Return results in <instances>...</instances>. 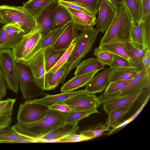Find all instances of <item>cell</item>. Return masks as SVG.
Wrapping results in <instances>:
<instances>
[{
	"mask_svg": "<svg viewBox=\"0 0 150 150\" xmlns=\"http://www.w3.org/2000/svg\"><path fill=\"white\" fill-rule=\"evenodd\" d=\"M64 113L50 109L45 116L31 123L17 122L11 127L18 134L32 139H37L65 124Z\"/></svg>",
	"mask_w": 150,
	"mask_h": 150,
	"instance_id": "cell-1",
	"label": "cell"
},
{
	"mask_svg": "<svg viewBox=\"0 0 150 150\" xmlns=\"http://www.w3.org/2000/svg\"><path fill=\"white\" fill-rule=\"evenodd\" d=\"M98 32L91 27L82 30L74 41V47L68 60L64 74L60 81L63 83L67 76L76 67L81 60L92 49V46L97 39Z\"/></svg>",
	"mask_w": 150,
	"mask_h": 150,
	"instance_id": "cell-2",
	"label": "cell"
},
{
	"mask_svg": "<svg viewBox=\"0 0 150 150\" xmlns=\"http://www.w3.org/2000/svg\"><path fill=\"white\" fill-rule=\"evenodd\" d=\"M116 13L111 24L100 39V44L124 43L130 40L131 20L124 4L116 7Z\"/></svg>",
	"mask_w": 150,
	"mask_h": 150,
	"instance_id": "cell-3",
	"label": "cell"
},
{
	"mask_svg": "<svg viewBox=\"0 0 150 150\" xmlns=\"http://www.w3.org/2000/svg\"><path fill=\"white\" fill-rule=\"evenodd\" d=\"M0 16L4 24L18 25L25 35L30 33L36 26L35 17L23 6H1Z\"/></svg>",
	"mask_w": 150,
	"mask_h": 150,
	"instance_id": "cell-4",
	"label": "cell"
},
{
	"mask_svg": "<svg viewBox=\"0 0 150 150\" xmlns=\"http://www.w3.org/2000/svg\"><path fill=\"white\" fill-rule=\"evenodd\" d=\"M42 34L34 29L24 35L12 48L15 61L27 66L32 58L42 50L40 43Z\"/></svg>",
	"mask_w": 150,
	"mask_h": 150,
	"instance_id": "cell-5",
	"label": "cell"
},
{
	"mask_svg": "<svg viewBox=\"0 0 150 150\" xmlns=\"http://www.w3.org/2000/svg\"><path fill=\"white\" fill-rule=\"evenodd\" d=\"M150 73L145 72L144 69L139 73L124 88L120 90L108 95L100 94L98 97L101 104L115 99L130 96L143 91L144 89L149 88Z\"/></svg>",
	"mask_w": 150,
	"mask_h": 150,
	"instance_id": "cell-6",
	"label": "cell"
},
{
	"mask_svg": "<svg viewBox=\"0 0 150 150\" xmlns=\"http://www.w3.org/2000/svg\"><path fill=\"white\" fill-rule=\"evenodd\" d=\"M19 86L23 99H30L46 94L37 83L28 66L15 61Z\"/></svg>",
	"mask_w": 150,
	"mask_h": 150,
	"instance_id": "cell-7",
	"label": "cell"
},
{
	"mask_svg": "<svg viewBox=\"0 0 150 150\" xmlns=\"http://www.w3.org/2000/svg\"><path fill=\"white\" fill-rule=\"evenodd\" d=\"M0 70L5 78L8 87L17 93L19 85L11 48L0 49Z\"/></svg>",
	"mask_w": 150,
	"mask_h": 150,
	"instance_id": "cell-8",
	"label": "cell"
},
{
	"mask_svg": "<svg viewBox=\"0 0 150 150\" xmlns=\"http://www.w3.org/2000/svg\"><path fill=\"white\" fill-rule=\"evenodd\" d=\"M49 109L47 106L27 100L19 107L17 122L27 123L36 122L43 118Z\"/></svg>",
	"mask_w": 150,
	"mask_h": 150,
	"instance_id": "cell-9",
	"label": "cell"
},
{
	"mask_svg": "<svg viewBox=\"0 0 150 150\" xmlns=\"http://www.w3.org/2000/svg\"><path fill=\"white\" fill-rule=\"evenodd\" d=\"M63 103L68 105L71 110L79 111L97 109L101 104L95 94L86 91L71 97Z\"/></svg>",
	"mask_w": 150,
	"mask_h": 150,
	"instance_id": "cell-10",
	"label": "cell"
},
{
	"mask_svg": "<svg viewBox=\"0 0 150 150\" xmlns=\"http://www.w3.org/2000/svg\"><path fill=\"white\" fill-rule=\"evenodd\" d=\"M24 35V33L18 25H5L0 29V49H12Z\"/></svg>",
	"mask_w": 150,
	"mask_h": 150,
	"instance_id": "cell-11",
	"label": "cell"
},
{
	"mask_svg": "<svg viewBox=\"0 0 150 150\" xmlns=\"http://www.w3.org/2000/svg\"><path fill=\"white\" fill-rule=\"evenodd\" d=\"M96 21V29L103 33L112 23L116 13V7L108 0H101Z\"/></svg>",
	"mask_w": 150,
	"mask_h": 150,
	"instance_id": "cell-12",
	"label": "cell"
},
{
	"mask_svg": "<svg viewBox=\"0 0 150 150\" xmlns=\"http://www.w3.org/2000/svg\"><path fill=\"white\" fill-rule=\"evenodd\" d=\"M27 66L36 82L45 91V78L46 71L44 50L37 53L30 60Z\"/></svg>",
	"mask_w": 150,
	"mask_h": 150,
	"instance_id": "cell-13",
	"label": "cell"
},
{
	"mask_svg": "<svg viewBox=\"0 0 150 150\" xmlns=\"http://www.w3.org/2000/svg\"><path fill=\"white\" fill-rule=\"evenodd\" d=\"M59 4L58 0L51 3L35 17L36 25L34 29L40 31L42 36L50 31L53 16Z\"/></svg>",
	"mask_w": 150,
	"mask_h": 150,
	"instance_id": "cell-14",
	"label": "cell"
},
{
	"mask_svg": "<svg viewBox=\"0 0 150 150\" xmlns=\"http://www.w3.org/2000/svg\"><path fill=\"white\" fill-rule=\"evenodd\" d=\"M79 30L72 22L69 23L51 47L55 50H66L77 37Z\"/></svg>",
	"mask_w": 150,
	"mask_h": 150,
	"instance_id": "cell-15",
	"label": "cell"
},
{
	"mask_svg": "<svg viewBox=\"0 0 150 150\" xmlns=\"http://www.w3.org/2000/svg\"><path fill=\"white\" fill-rule=\"evenodd\" d=\"M124 45L130 58V66L137 68L140 71L143 69L142 60L146 51L143 46L131 41L124 43Z\"/></svg>",
	"mask_w": 150,
	"mask_h": 150,
	"instance_id": "cell-16",
	"label": "cell"
},
{
	"mask_svg": "<svg viewBox=\"0 0 150 150\" xmlns=\"http://www.w3.org/2000/svg\"><path fill=\"white\" fill-rule=\"evenodd\" d=\"M111 70L109 67L94 76L86 85V91L88 93L95 94L105 90L109 83L108 76Z\"/></svg>",
	"mask_w": 150,
	"mask_h": 150,
	"instance_id": "cell-17",
	"label": "cell"
},
{
	"mask_svg": "<svg viewBox=\"0 0 150 150\" xmlns=\"http://www.w3.org/2000/svg\"><path fill=\"white\" fill-rule=\"evenodd\" d=\"M72 19V22L80 30L96 25V16L71 8H66Z\"/></svg>",
	"mask_w": 150,
	"mask_h": 150,
	"instance_id": "cell-18",
	"label": "cell"
},
{
	"mask_svg": "<svg viewBox=\"0 0 150 150\" xmlns=\"http://www.w3.org/2000/svg\"><path fill=\"white\" fill-rule=\"evenodd\" d=\"M85 91L86 90L84 89L62 92L61 93L53 95L46 94L43 98L31 100L33 102L48 106L54 104L63 103L71 97Z\"/></svg>",
	"mask_w": 150,
	"mask_h": 150,
	"instance_id": "cell-19",
	"label": "cell"
},
{
	"mask_svg": "<svg viewBox=\"0 0 150 150\" xmlns=\"http://www.w3.org/2000/svg\"><path fill=\"white\" fill-rule=\"evenodd\" d=\"M98 71L75 76L64 84L61 88V92L73 91L86 86Z\"/></svg>",
	"mask_w": 150,
	"mask_h": 150,
	"instance_id": "cell-20",
	"label": "cell"
},
{
	"mask_svg": "<svg viewBox=\"0 0 150 150\" xmlns=\"http://www.w3.org/2000/svg\"><path fill=\"white\" fill-rule=\"evenodd\" d=\"M72 21L71 17L67 8L59 4L53 16L50 31L66 26Z\"/></svg>",
	"mask_w": 150,
	"mask_h": 150,
	"instance_id": "cell-21",
	"label": "cell"
},
{
	"mask_svg": "<svg viewBox=\"0 0 150 150\" xmlns=\"http://www.w3.org/2000/svg\"><path fill=\"white\" fill-rule=\"evenodd\" d=\"M140 71L137 68L131 67L111 69L108 76L109 82L132 79Z\"/></svg>",
	"mask_w": 150,
	"mask_h": 150,
	"instance_id": "cell-22",
	"label": "cell"
},
{
	"mask_svg": "<svg viewBox=\"0 0 150 150\" xmlns=\"http://www.w3.org/2000/svg\"><path fill=\"white\" fill-rule=\"evenodd\" d=\"M143 91L132 96L123 97L103 104V109L108 115L111 111L122 107H132Z\"/></svg>",
	"mask_w": 150,
	"mask_h": 150,
	"instance_id": "cell-23",
	"label": "cell"
},
{
	"mask_svg": "<svg viewBox=\"0 0 150 150\" xmlns=\"http://www.w3.org/2000/svg\"><path fill=\"white\" fill-rule=\"evenodd\" d=\"M79 128L78 123H65L64 125L38 138L58 140L68 135L76 134Z\"/></svg>",
	"mask_w": 150,
	"mask_h": 150,
	"instance_id": "cell-24",
	"label": "cell"
},
{
	"mask_svg": "<svg viewBox=\"0 0 150 150\" xmlns=\"http://www.w3.org/2000/svg\"><path fill=\"white\" fill-rule=\"evenodd\" d=\"M104 66L96 58L91 57L84 60L79 63L76 67L74 76L99 71L103 69Z\"/></svg>",
	"mask_w": 150,
	"mask_h": 150,
	"instance_id": "cell-25",
	"label": "cell"
},
{
	"mask_svg": "<svg viewBox=\"0 0 150 150\" xmlns=\"http://www.w3.org/2000/svg\"><path fill=\"white\" fill-rule=\"evenodd\" d=\"M35 139L18 134L9 126L6 128L0 129V143H32L31 140Z\"/></svg>",
	"mask_w": 150,
	"mask_h": 150,
	"instance_id": "cell-26",
	"label": "cell"
},
{
	"mask_svg": "<svg viewBox=\"0 0 150 150\" xmlns=\"http://www.w3.org/2000/svg\"><path fill=\"white\" fill-rule=\"evenodd\" d=\"M66 66V63L54 73H46L45 78V90L50 91L55 88L60 84Z\"/></svg>",
	"mask_w": 150,
	"mask_h": 150,
	"instance_id": "cell-27",
	"label": "cell"
},
{
	"mask_svg": "<svg viewBox=\"0 0 150 150\" xmlns=\"http://www.w3.org/2000/svg\"><path fill=\"white\" fill-rule=\"evenodd\" d=\"M66 51L54 49L51 47L44 49L46 73L56 64Z\"/></svg>",
	"mask_w": 150,
	"mask_h": 150,
	"instance_id": "cell-28",
	"label": "cell"
},
{
	"mask_svg": "<svg viewBox=\"0 0 150 150\" xmlns=\"http://www.w3.org/2000/svg\"><path fill=\"white\" fill-rule=\"evenodd\" d=\"M57 0H29L23 6L35 17L51 3Z\"/></svg>",
	"mask_w": 150,
	"mask_h": 150,
	"instance_id": "cell-29",
	"label": "cell"
},
{
	"mask_svg": "<svg viewBox=\"0 0 150 150\" xmlns=\"http://www.w3.org/2000/svg\"><path fill=\"white\" fill-rule=\"evenodd\" d=\"M65 123H78L80 120L87 117L91 115L100 113L97 109L86 110H72L63 112Z\"/></svg>",
	"mask_w": 150,
	"mask_h": 150,
	"instance_id": "cell-30",
	"label": "cell"
},
{
	"mask_svg": "<svg viewBox=\"0 0 150 150\" xmlns=\"http://www.w3.org/2000/svg\"><path fill=\"white\" fill-rule=\"evenodd\" d=\"M98 47L102 51L120 56L128 60L130 59L124 48V43L114 42L100 44Z\"/></svg>",
	"mask_w": 150,
	"mask_h": 150,
	"instance_id": "cell-31",
	"label": "cell"
},
{
	"mask_svg": "<svg viewBox=\"0 0 150 150\" xmlns=\"http://www.w3.org/2000/svg\"><path fill=\"white\" fill-rule=\"evenodd\" d=\"M131 108L129 106H123L111 111L108 114L105 124L109 128H114L120 122L121 119L130 110Z\"/></svg>",
	"mask_w": 150,
	"mask_h": 150,
	"instance_id": "cell-32",
	"label": "cell"
},
{
	"mask_svg": "<svg viewBox=\"0 0 150 150\" xmlns=\"http://www.w3.org/2000/svg\"><path fill=\"white\" fill-rule=\"evenodd\" d=\"M131 21L139 22L141 17V0H123Z\"/></svg>",
	"mask_w": 150,
	"mask_h": 150,
	"instance_id": "cell-33",
	"label": "cell"
},
{
	"mask_svg": "<svg viewBox=\"0 0 150 150\" xmlns=\"http://www.w3.org/2000/svg\"><path fill=\"white\" fill-rule=\"evenodd\" d=\"M76 4L96 16L98 13L101 0H58Z\"/></svg>",
	"mask_w": 150,
	"mask_h": 150,
	"instance_id": "cell-34",
	"label": "cell"
},
{
	"mask_svg": "<svg viewBox=\"0 0 150 150\" xmlns=\"http://www.w3.org/2000/svg\"><path fill=\"white\" fill-rule=\"evenodd\" d=\"M55 29L42 36L41 40V47L42 50L52 46L56 42L66 26Z\"/></svg>",
	"mask_w": 150,
	"mask_h": 150,
	"instance_id": "cell-35",
	"label": "cell"
},
{
	"mask_svg": "<svg viewBox=\"0 0 150 150\" xmlns=\"http://www.w3.org/2000/svg\"><path fill=\"white\" fill-rule=\"evenodd\" d=\"M142 33L143 46L146 50H150V13L139 22Z\"/></svg>",
	"mask_w": 150,
	"mask_h": 150,
	"instance_id": "cell-36",
	"label": "cell"
},
{
	"mask_svg": "<svg viewBox=\"0 0 150 150\" xmlns=\"http://www.w3.org/2000/svg\"><path fill=\"white\" fill-rule=\"evenodd\" d=\"M110 130L105 124L100 123L92 126L88 129L81 132L80 134L92 139L102 136L105 131Z\"/></svg>",
	"mask_w": 150,
	"mask_h": 150,
	"instance_id": "cell-37",
	"label": "cell"
},
{
	"mask_svg": "<svg viewBox=\"0 0 150 150\" xmlns=\"http://www.w3.org/2000/svg\"><path fill=\"white\" fill-rule=\"evenodd\" d=\"M150 97V94L149 93L141 105L132 116L128 119L123 120L122 122H119L115 126L112 128V129L111 130L107 135H109L120 130L134 120L141 112L148 103Z\"/></svg>",
	"mask_w": 150,
	"mask_h": 150,
	"instance_id": "cell-38",
	"label": "cell"
},
{
	"mask_svg": "<svg viewBox=\"0 0 150 150\" xmlns=\"http://www.w3.org/2000/svg\"><path fill=\"white\" fill-rule=\"evenodd\" d=\"M130 40L143 46V41L139 22L131 21Z\"/></svg>",
	"mask_w": 150,
	"mask_h": 150,
	"instance_id": "cell-39",
	"label": "cell"
},
{
	"mask_svg": "<svg viewBox=\"0 0 150 150\" xmlns=\"http://www.w3.org/2000/svg\"><path fill=\"white\" fill-rule=\"evenodd\" d=\"M16 100V98H8L0 101V116L11 117L13 113L14 104Z\"/></svg>",
	"mask_w": 150,
	"mask_h": 150,
	"instance_id": "cell-40",
	"label": "cell"
},
{
	"mask_svg": "<svg viewBox=\"0 0 150 150\" xmlns=\"http://www.w3.org/2000/svg\"><path fill=\"white\" fill-rule=\"evenodd\" d=\"M132 79L110 83L105 89L104 92L101 94L104 95H108L117 92L124 88Z\"/></svg>",
	"mask_w": 150,
	"mask_h": 150,
	"instance_id": "cell-41",
	"label": "cell"
},
{
	"mask_svg": "<svg viewBox=\"0 0 150 150\" xmlns=\"http://www.w3.org/2000/svg\"><path fill=\"white\" fill-rule=\"evenodd\" d=\"M93 54L97 59L104 66L111 64L113 59L112 54L100 50L98 47L95 48Z\"/></svg>",
	"mask_w": 150,
	"mask_h": 150,
	"instance_id": "cell-42",
	"label": "cell"
},
{
	"mask_svg": "<svg viewBox=\"0 0 150 150\" xmlns=\"http://www.w3.org/2000/svg\"><path fill=\"white\" fill-rule=\"evenodd\" d=\"M75 43L74 42L62 55L56 64L47 72L54 73L67 62L73 50Z\"/></svg>",
	"mask_w": 150,
	"mask_h": 150,
	"instance_id": "cell-43",
	"label": "cell"
},
{
	"mask_svg": "<svg viewBox=\"0 0 150 150\" xmlns=\"http://www.w3.org/2000/svg\"><path fill=\"white\" fill-rule=\"evenodd\" d=\"M112 54L113 55V59L110 66L111 69L130 67L128 60L120 56Z\"/></svg>",
	"mask_w": 150,
	"mask_h": 150,
	"instance_id": "cell-44",
	"label": "cell"
},
{
	"mask_svg": "<svg viewBox=\"0 0 150 150\" xmlns=\"http://www.w3.org/2000/svg\"><path fill=\"white\" fill-rule=\"evenodd\" d=\"M91 139L81 134H73L62 137L58 139L59 142H76L87 141Z\"/></svg>",
	"mask_w": 150,
	"mask_h": 150,
	"instance_id": "cell-45",
	"label": "cell"
},
{
	"mask_svg": "<svg viewBox=\"0 0 150 150\" xmlns=\"http://www.w3.org/2000/svg\"><path fill=\"white\" fill-rule=\"evenodd\" d=\"M142 62L143 69L146 72L150 73V50H146Z\"/></svg>",
	"mask_w": 150,
	"mask_h": 150,
	"instance_id": "cell-46",
	"label": "cell"
},
{
	"mask_svg": "<svg viewBox=\"0 0 150 150\" xmlns=\"http://www.w3.org/2000/svg\"><path fill=\"white\" fill-rule=\"evenodd\" d=\"M58 1L60 4L66 8H71L93 15L85 9L74 4L60 0H58Z\"/></svg>",
	"mask_w": 150,
	"mask_h": 150,
	"instance_id": "cell-47",
	"label": "cell"
},
{
	"mask_svg": "<svg viewBox=\"0 0 150 150\" xmlns=\"http://www.w3.org/2000/svg\"><path fill=\"white\" fill-rule=\"evenodd\" d=\"M141 20L150 13V0H141Z\"/></svg>",
	"mask_w": 150,
	"mask_h": 150,
	"instance_id": "cell-48",
	"label": "cell"
},
{
	"mask_svg": "<svg viewBox=\"0 0 150 150\" xmlns=\"http://www.w3.org/2000/svg\"><path fill=\"white\" fill-rule=\"evenodd\" d=\"M7 88L6 80L0 70V100L6 95Z\"/></svg>",
	"mask_w": 150,
	"mask_h": 150,
	"instance_id": "cell-49",
	"label": "cell"
},
{
	"mask_svg": "<svg viewBox=\"0 0 150 150\" xmlns=\"http://www.w3.org/2000/svg\"><path fill=\"white\" fill-rule=\"evenodd\" d=\"M48 107L50 109L56 110L63 112L71 110L70 107L64 103L54 104Z\"/></svg>",
	"mask_w": 150,
	"mask_h": 150,
	"instance_id": "cell-50",
	"label": "cell"
},
{
	"mask_svg": "<svg viewBox=\"0 0 150 150\" xmlns=\"http://www.w3.org/2000/svg\"><path fill=\"white\" fill-rule=\"evenodd\" d=\"M12 121L11 117L0 116V129L4 128L9 126Z\"/></svg>",
	"mask_w": 150,
	"mask_h": 150,
	"instance_id": "cell-51",
	"label": "cell"
},
{
	"mask_svg": "<svg viewBox=\"0 0 150 150\" xmlns=\"http://www.w3.org/2000/svg\"><path fill=\"white\" fill-rule=\"evenodd\" d=\"M115 7L123 3V0H108Z\"/></svg>",
	"mask_w": 150,
	"mask_h": 150,
	"instance_id": "cell-52",
	"label": "cell"
},
{
	"mask_svg": "<svg viewBox=\"0 0 150 150\" xmlns=\"http://www.w3.org/2000/svg\"><path fill=\"white\" fill-rule=\"evenodd\" d=\"M0 23L4 24L2 20V19L0 16Z\"/></svg>",
	"mask_w": 150,
	"mask_h": 150,
	"instance_id": "cell-53",
	"label": "cell"
},
{
	"mask_svg": "<svg viewBox=\"0 0 150 150\" xmlns=\"http://www.w3.org/2000/svg\"></svg>",
	"mask_w": 150,
	"mask_h": 150,
	"instance_id": "cell-54",
	"label": "cell"
}]
</instances>
